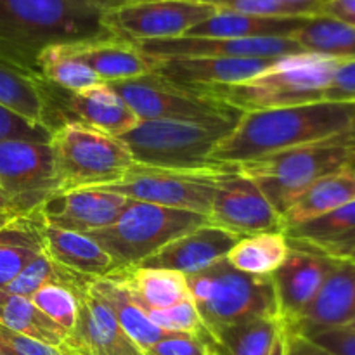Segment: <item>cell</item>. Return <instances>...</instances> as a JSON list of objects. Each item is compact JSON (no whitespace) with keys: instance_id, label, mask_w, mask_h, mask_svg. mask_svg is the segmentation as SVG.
<instances>
[{"instance_id":"28","label":"cell","mask_w":355,"mask_h":355,"mask_svg":"<svg viewBox=\"0 0 355 355\" xmlns=\"http://www.w3.org/2000/svg\"><path fill=\"white\" fill-rule=\"evenodd\" d=\"M307 17H266L218 9L184 37L198 38H276L291 37Z\"/></svg>"},{"instance_id":"5","label":"cell","mask_w":355,"mask_h":355,"mask_svg":"<svg viewBox=\"0 0 355 355\" xmlns=\"http://www.w3.org/2000/svg\"><path fill=\"white\" fill-rule=\"evenodd\" d=\"M189 293L208 335L257 318L277 315V300L270 276H250L220 260L194 276H187Z\"/></svg>"},{"instance_id":"34","label":"cell","mask_w":355,"mask_h":355,"mask_svg":"<svg viewBox=\"0 0 355 355\" xmlns=\"http://www.w3.org/2000/svg\"><path fill=\"white\" fill-rule=\"evenodd\" d=\"M283 329L284 322L277 315L257 318L220 331L215 345L220 355H270Z\"/></svg>"},{"instance_id":"8","label":"cell","mask_w":355,"mask_h":355,"mask_svg":"<svg viewBox=\"0 0 355 355\" xmlns=\"http://www.w3.org/2000/svg\"><path fill=\"white\" fill-rule=\"evenodd\" d=\"M203 224L207 217L194 211L130 200L113 224L89 236L123 270L141 266L163 246Z\"/></svg>"},{"instance_id":"45","label":"cell","mask_w":355,"mask_h":355,"mask_svg":"<svg viewBox=\"0 0 355 355\" xmlns=\"http://www.w3.org/2000/svg\"><path fill=\"white\" fill-rule=\"evenodd\" d=\"M284 355H333L309 336L284 328Z\"/></svg>"},{"instance_id":"18","label":"cell","mask_w":355,"mask_h":355,"mask_svg":"<svg viewBox=\"0 0 355 355\" xmlns=\"http://www.w3.org/2000/svg\"><path fill=\"white\" fill-rule=\"evenodd\" d=\"M62 350L83 355H146L118 324L113 312L87 286L78 295V318Z\"/></svg>"},{"instance_id":"21","label":"cell","mask_w":355,"mask_h":355,"mask_svg":"<svg viewBox=\"0 0 355 355\" xmlns=\"http://www.w3.org/2000/svg\"><path fill=\"white\" fill-rule=\"evenodd\" d=\"M42 239L45 253L58 266L83 279H101L120 270L116 262L89 234L51 227L42 222Z\"/></svg>"},{"instance_id":"25","label":"cell","mask_w":355,"mask_h":355,"mask_svg":"<svg viewBox=\"0 0 355 355\" xmlns=\"http://www.w3.org/2000/svg\"><path fill=\"white\" fill-rule=\"evenodd\" d=\"M87 291L99 298L116 318L118 324L121 326L128 338L135 343L144 354L151 349L159 340L166 338L172 333L163 331L148 318L141 307L132 302L130 295L125 290L123 283L118 277L107 276L101 279H90L87 283Z\"/></svg>"},{"instance_id":"1","label":"cell","mask_w":355,"mask_h":355,"mask_svg":"<svg viewBox=\"0 0 355 355\" xmlns=\"http://www.w3.org/2000/svg\"><path fill=\"white\" fill-rule=\"evenodd\" d=\"M355 134L354 101H315L297 106L241 113L208 162L241 165L312 142Z\"/></svg>"},{"instance_id":"2","label":"cell","mask_w":355,"mask_h":355,"mask_svg":"<svg viewBox=\"0 0 355 355\" xmlns=\"http://www.w3.org/2000/svg\"><path fill=\"white\" fill-rule=\"evenodd\" d=\"M104 38L114 37L90 0H0V61L37 76L44 49Z\"/></svg>"},{"instance_id":"17","label":"cell","mask_w":355,"mask_h":355,"mask_svg":"<svg viewBox=\"0 0 355 355\" xmlns=\"http://www.w3.org/2000/svg\"><path fill=\"white\" fill-rule=\"evenodd\" d=\"M239 239L241 238L207 222L173 239L137 267L175 270L184 276H194L224 260Z\"/></svg>"},{"instance_id":"3","label":"cell","mask_w":355,"mask_h":355,"mask_svg":"<svg viewBox=\"0 0 355 355\" xmlns=\"http://www.w3.org/2000/svg\"><path fill=\"white\" fill-rule=\"evenodd\" d=\"M336 64V59L304 52L279 59L266 73L246 82L196 89L239 113L297 106L322 101Z\"/></svg>"},{"instance_id":"57","label":"cell","mask_w":355,"mask_h":355,"mask_svg":"<svg viewBox=\"0 0 355 355\" xmlns=\"http://www.w3.org/2000/svg\"><path fill=\"white\" fill-rule=\"evenodd\" d=\"M352 260H355V257H354V259H352Z\"/></svg>"},{"instance_id":"24","label":"cell","mask_w":355,"mask_h":355,"mask_svg":"<svg viewBox=\"0 0 355 355\" xmlns=\"http://www.w3.org/2000/svg\"><path fill=\"white\" fill-rule=\"evenodd\" d=\"M66 111L75 121L114 137H121L141 121L110 83H97L82 92H69Z\"/></svg>"},{"instance_id":"37","label":"cell","mask_w":355,"mask_h":355,"mask_svg":"<svg viewBox=\"0 0 355 355\" xmlns=\"http://www.w3.org/2000/svg\"><path fill=\"white\" fill-rule=\"evenodd\" d=\"M87 286V284H85ZM85 286L51 283L42 286L30 297L35 307L44 312L49 319L71 333L78 318V295Z\"/></svg>"},{"instance_id":"52","label":"cell","mask_w":355,"mask_h":355,"mask_svg":"<svg viewBox=\"0 0 355 355\" xmlns=\"http://www.w3.org/2000/svg\"><path fill=\"white\" fill-rule=\"evenodd\" d=\"M343 328L350 329V331H355V319H354V321H350L349 324H347V326H343Z\"/></svg>"},{"instance_id":"23","label":"cell","mask_w":355,"mask_h":355,"mask_svg":"<svg viewBox=\"0 0 355 355\" xmlns=\"http://www.w3.org/2000/svg\"><path fill=\"white\" fill-rule=\"evenodd\" d=\"M290 245L314 250L331 259L355 257V200L338 210L284 231Z\"/></svg>"},{"instance_id":"33","label":"cell","mask_w":355,"mask_h":355,"mask_svg":"<svg viewBox=\"0 0 355 355\" xmlns=\"http://www.w3.org/2000/svg\"><path fill=\"white\" fill-rule=\"evenodd\" d=\"M290 248L284 232H263L239 239L225 260L250 276H272L283 266Z\"/></svg>"},{"instance_id":"19","label":"cell","mask_w":355,"mask_h":355,"mask_svg":"<svg viewBox=\"0 0 355 355\" xmlns=\"http://www.w3.org/2000/svg\"><path fill=\"white\" fill-rule=\"evenodd\" d=\"M156 75L186 87L236 85L262 75L279 59L155 58Z\"/></svg>"},{"instance_id":"7","label":"cell","mask_w":355,"mask_h":355,"mask_svg":"<svg viewBox=\"0 0 355 355\" xmlns=\"http://www.w3.org/2000/svg\"><path fill=\"white\" fill-rule=\"evenodd\" d=\"M239 116L215 120H141L120 139L139 165L196 168L210 163V153L222 139L227 137Z\"/></svg>"},{"instance_id":"30","label":"cell","mask_w":355,"mask_h":355,"mask_svg":"<svg viewBox=\"0 0 355 355\" xmlns=\"http://www.w3.org/2000/svg\"><path fill=\"white\" fill-rule=\"evenodd\" d=\"M0 104L35 123L52 127L47 116V82L3 61H0Z\"/></svg>"},{"instance_id":"22","label":"cell","mask_w":355,"mask_h":355,"mask_svg":"<svg viewBox=\"0 0 355 355\" xmlns=\"http://www.w3.org/2000/svg\"><path fill=\"white\" fill-rule=\"evenodd\" d=\"M73 51L103 83L125 82L155 73V58L139 51L135 44L118 38L78 42L73 44Z\"/></svg>"},{"instance_id":"20","label":"cell","mask_w":355,"mask_h":355,"mask_svg":"<svg viewBox=\"0 0 355 355\" xmlns=\"http://www.w3.org/2000/svg\"><path fill=\"white\" fill-rule=\"evenodd\" d=\"M355 319V260H338L335 269L326 277L324 284L302 312L300 318L290 326L291 331L309 335L328 328H343Z\"/></svg>"},{"instance_id":"31","label":"cell","mask_w":355,"mask_h":355,"mask_svg":"<svg viewBox=\"0 0 355 355\" xmlns=\"http://www.w3.org/2000/svg\"><path fill=\"white\" fill-rule=\"evenodd\" d=\"M291 38L311 54L336 61L355 59V26L326 14L307 17Z\"/></svg>"},{"instance_id":"46","label":"cell","mask_w":355,"mask_h":355,"mask_svg":"<svg viewBox=\"0 0 355 355\" xmlns=\"http://www.w3.org/2000/svg\"><path fill=\"white\" fill-rule=\"evenodd\" d=\"M322 14L342 19L355 26V0H328L324 3Z\"/></svg>"},{"instance_id":"50","label":"cell","mask_w":355,"mask_h":355,"mask_svg":"<svg viewBox=\"0 0 355 355\" xmlns=\"http://www.w3.org/2000/svg\"><path fill=\"white\" fill-rule=\"evenodd\" d=\"M290 2H297V3H324L326 0H290Z\"/></svg>"},{"instance_id":"47","label":"cell","mask_w":355,"mask_h":355,"mask_svg":"<svg viewBox=\"0 0 355 355\" xmlns=\"http://www.w3.org/2000/svg\"><path fill=\"white\" fill-rule=\"evenodd\" d=\"M92 3H96L99 9H110V7L116 6H125V3H135V2H153V0H90Z\"/></svg>"},{"instance_id":"54","label":"cell","mask_w":355,"mask_h":355,"mask_svg":"<svg viewBox=\"0 0 355 355\" xmlns=\"http://www.w3.org/2000/svg\"><path fill=\"white\" fill-rule=\"evenodd\" d=\"M210 355H220V352H218V349H215V350H214V352H211Z\"/></svg>"},{"instance_id":"49","label":"cell","mask_w":355,"mask_h":355,"mask_svg":"<svg viewBox=\"0 0 355 355\" xmlns=\"http://www.w3.org/2000/svg\"><path fill=\"white\" fill-rule=\"evenodd\" d=\"M270 355H284V329H283V335L279 336V340H277L276 345H274V350Z\"/></svg>"},{"instance_id":"44","label":"cell","mask_w":355,"mask_h":355,"mask_svg":"<svg viewBox=\"0 0 355 355\" xmlns=\"http://www.w3.org/2000/svg\"><path fill=\"white\" fill-rule=\"evenodd\" d=\"M0 342L16 355H64L62 349H55L30 336L10 331L3 326H0Z\"/></svg>"},{"instance_id":"11","label":"cell","mask_w":355,"mask_h":355,"mask_svg":"<svg viewBox=\"0 0 355 355\" xmlns=\"http://www.w3.org/2000/svg\"><path fill=\"white\" fill-rule=\"evenodd\" d=\"M218 10L203 0H153L103 10V24L114 38L130 44L184 37Z\"/></svg>"},{"instance_id":"42","label":"cell","mask_w":355,"mask_h":355,"mask_svg":"<svg viewBox=\"0 0 355 355\" xmlns=\"http://www.w3.org/2000/svg\"><path fill=\"white\" fill-rule=\"evenodd\" d=\"M322 101H354L355 103V59L338 61Z\"/></svg>"},{"instance_id":"58","label":"cell","mask_w":355,"mask_h":355,"mask_svg":"<svg viewBox=\"0 0 355 355\" xmlns=\"http://www.w3.org/2000/svg\"><path fill=\"white\" fill-rule=\"evenodd\" d=\"M354 139H355V135H354Z\"/></svg>"},{"instance_id":"14","label":"cell","mask_w":355,"mask_h":355,"mask_svg":"<svg viewBox=\"0 0 355 355\" xmlns=\"http://www.w3.org/2000/svg\"><path fill=\"white\" fill-rule=\"evenodd\" d=\"M151 58H243L279 59L304 54L291 37L276 38H198L179 37L135 44Z\"/></svg>"},{"instance_id":"40","label":"cell","mask_w":355,"mask_h":355,"mask_svg":"<svg viewBox=\"0 0 355 355\" xmlns=\"http://www.w3.org/2000/svg\"><path fill=\"white\" fill-rule=\"evenodd\" d=\"M52 130L54 128L49 125L35 123L0 104V141L19 139V141L49 142Z\"/></svg>"},{"instance_id":"51","label":"cell","mask_w":355,"mask_h":355,"mask_svg":"<svg viewBox=\"0 0 355 355\" xmlns=\"http://www.w3.org/2000/svg\"><path fill=\"white\" fill-rule=\"evenodd\" d=\"M0 355H16V354H12V352H10V350L7 349V347L3 345L2 342H0Z\"/></svg>"},{"instance_id":"15","label":"cell","mask_w":355,"mask_h":355,"mask_svg":"<svg viewBox=\"0 0 355 355\" xmlns=\"http://www.w3.org/2000/svg\"><path fill=\"white\" fill-rule=\"evenodd\" d=\"M128 201L104 187H82L54 194L37 214L45 225L89 234L113 224Z\"/></svg>"},{"instance_id":"36","label":"cell","mask_w":355,"mask_h":355,"mask_svg":"<svg viewBox=\"0 0 355 355\" xmlns=\"http://www.w3.org/2000/svg\"><path fill=\"white\" fill-rule=\"evenodd\" d=\"M89 281L90 279H83V277L75 276V274L64 270L44 252L38 257H35L2 290L9 291L12 295H19V297L30 298L35 291H38L45 284L62 283L73 284V286H85Z\"/></svg>"},{"instance_id":"41","label":"cell","mask_w":355,"mask_h":355,"mask_svg":"<svg viewBox=\"0 0 355 355\" xmlns=\"http://www.w3.org/2000/svg\"><path fill=\"white\" fill-rule=\"evenodd\" d=\"M217 349L215 342L208 336H193L172 333L159 340L146 355H210Z\"/></svg>"},{"instance_id":"6","label":"cell","mask_w":355,"mask_h":355,"mask_svg":"<svg viewBox=\"0 0 355 355\" xmlns=\"http://www.w3.org/2000/svg\"><path fill=\"white\" fill-rule=\"evenodd\" d=\"M49 146L54 153L61 191L107 187L135 165L120 137L75 120L54 127Z\"/></svg>"},{"instance_id":"39","label":"cell","mask_w":355,"mask_h":355,"mask_svg":"<svg viewBox=\"0 0 355 355\" xmlns=\"http://www.w3.org/2000/svg\"><path fill=\"white\" fill-rule=\"evenodd\" d=\"M148 318L155 322L158 328L166 333H179V335H193V336H208L207 328L201 321L198 309L194 305L193 298H186L180 304L173 307L162 309V311H149ZM214 340V338H211Z\"/></svg>"},{"instance_id":"26","label":"cell","mask_w":355,"mask_h":355,"mask_svg":"<svg viewBox=\"0 0 355 355\" xmlns=\"http://www.w3.org/2000/svg\"><path fill=\"white\" fill-rule=\"evenodd\" d=\"M123 283L132 302L148 314L149 311H162L173 307L191 297L187 276L166 269L149 267H128L113 274Z\"/></svg>"},{"instance_id":"10","label":"cell","mask_w":355,"mask_h":355,"mask_svg":"<svg viewBox=\"0 0 355 355\" xmlns=\"http://www.w3.org/2000/svg\"><path fill=\"white\" fill-rule=\"evenodd\" d=\"M61 193L49 142L0 141V198L16 215H31Z\"/></svg>"},{"instance_id":"48","label":"cell","mask_w":355,"mask_h":355,"mask_svg":"<svg viewBox=\"0 0 355 355\" xmlns=\"http://www.w3.org/2000/svg\"><path fill=\"white\" fill-rule=\"evenodd\" d=\"M16 217H19V215H16L12 210H9V208H6L3 205H0V227L9 224V222L14 220Z\"/></svg>"},{"instance_id":"27","label":"cell","mask_w":355,"mask_h":355,"mask_svg":"<svg viewBox=\"0 0 355 355\" xmlns=\"http://www.w3.org/2000/svg\"><path fill=\"white\" fill-rule=\"evenodd\" d=\"M354 200L355 170L352 166H345L315 180L288 207L283 214L284 231L293 225L331 214Z\"/></svg>"},{"instance_id":"35","label":"cell","mask_w":355,"mask_h":355,"mask_svg":"<svg viewBox=\"0 0 355 355\" xmlns=\"http://www.w3.org/2000/svg\"><path fill=\"white\" fill-rule=\"evenodd\" d=\"M42 80L68 92H82L103 83L96 73L75 54L73 44H58L44 49L37 61Z\"/></svg>"},{"instance_id":"4","label":"cell","mask_w":355,"mask_h":355,"mask_svg":"<svg viewBox=\"0 0 355 355\" xmlns=\"http://www.w3.org/2000/svg\"><path fill=\"white\" fill-rule=\"evenodd\" d=\"M354 135L328 139L274 153L238 165L283 217L291 203L321 177L355 162Z\"/></svg>"},{"instance_id":"29","label":"cell","mask_w":355,"mask_h":355,"mask_svg":"<svg viewBox=\"0 0 355 355\" xmlns=\"http://www.w3.org/2000/svg\"><path fill=\"white\" fill-rule=\"evenodd\" d=\"M44 252L42 218L37 211L16 217L0 227V290Z\"/></svg>"},{"instance_id":"12","label":"cell","mask_w":355,"mask_h":355,"mask_svg":"<svg viewBox=\"0 0 355 355\" xmlns=\"http://www.w3.org/2000/svg\"><path fill=\"white\" fill-rule=\"evenodd\" d=\"M110 85L139 120H215L241 114L196 87L173 83L156 73Z\"/></svg>"},{"instance_id":"16","label":"cell","mask_w":355,"mask_h":355,"mask_svg":"<svg viewBox=\"0 0 355 355\" xmlns=\"http://www.w3.org/2000/svg\"><path fill=\"white\" fill-rule=\"evenodd\" d=\"M290 246L283 266L270 276L276 291L277 311L284 326L293 324L300 318L338 263V259H331L314 250Z\"/></svg>"},{"instance_id":"38","label":"cell","mask_w":355,"mask_h":355,"mask_svg":"<svg viewBox=\"0 0 355 355\" xmlns=\"http://www.w3.org/2000/svg\"><path fill=\"white\" fill-rule=\"evenodd\" d=\"M232 12L266 17H312L322 14L324 3H297L290 0H203Z\"/></svg>"},{"instance_id":"13","label":"cell","mask_w":355,"mask_h":355,"mask_svg":"<svg viewBox=\"0 0 355 355\" xmlns=\"http://www.w3.org/2000/svg\"><path fill=\"white\" fill-rule=\"evenodd\" d=\"M207 222L238 238L284 232L279 211L269 203L252 179L231 165L220 175Z\"/></svg>"},{"instance_id":"53","label":"cell","mask_w":355,"mask_h":355,"mask_svg":"<svg viewBox=\"0 0 355 355\" xmlns=\"http://www.w3.org/2000/svg\"><path fill=\"white\" fill-rule=\"evenodd\" d=\"M64 355H83V354H76V352H69V350H62Z\"/></svg>"},{"instance_id":"32","label":"cell","mask_w":355,"mask_h":355,"mask_svg":"<svg viewBox=\"0 0 355 355\" xmlns=\"http://www.w3.org/2000/svg\"><path fill=\"white\" fill-rule=\"evenodd\" d=\"M0 326L19 335L62 349L69 333L35 307L26 297L0 290Z\"/></svg>"},{"instance_id":"43","label":"cell","mask_w":355,"mask_h":355,"mask_svg":"<svg viewBox=\"0 0 355 355\" xmlns=\"http://www.w3.org/2000/svg\"><path fill=\"white\" fill-rule=\"evenodd\" d=\"M309 338L333 355H355V331L347 328H328L309 333Z\"/></svg>"},{"instance_id":"9","label":"cell","mask_w":355,"mask_h":355,"mask_svg":"<svg viewBox=\"0 0 355 355\" xmlns=\"http://www.w3.org/2000/svg\"><path fill=\"white\" fill-rule=\"evenodd\" d=\"M229 166L208 163L196 168H163L135 163L123 179L104 189L114 191L128 200L208 217L218 179Z\"/></svg>"},{"instance_id":"55","label":"cell","mask_w":355,"mask_h":355,"mask_svg":"<svg viewBox=\"0 0 355 355\" xmlns=\"http://www.w3.org/2000/svg\"><path fill=\"white\" fill-rule=\"evenodd\" d=\"M0 205H3V203H2V198H0ZM3 207H6V205H3ZM6 208H7V207H6Z\"/></svg>"},{"instance_id":"56","label":"cell","mask_w":355,"mask_h":355,"mask_svg":"<svg viewBox=\"0 0 355 355\" xmlns=\"http://www.w3.org/2000/svg\"><path fill=\"white\" fill-rule=\"evenodd\" d=\"M350 166H352V168L355 170V162H354V163H352V165H350Z\"/></svg>"}]
</instances>
